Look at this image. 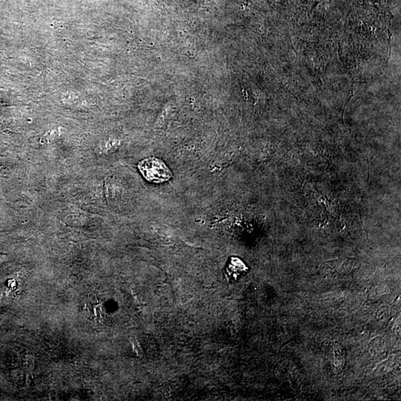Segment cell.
<instances>
[{
  "label": "cell",
  "instance_id": "obj_2",
  "mask_svg": "<svg viewBox=\"0 0 401 401\" xmlns=\"http://www.w3.org/2000/svg\"><path fill=\"white\" fill-rule=\"evenodd\" d=\"M35 367V359L33 354H28L26 356V361H25V370L28 372H34Z\"/></svg>",
  "mask_w": 401,
  "mask_h": 401
},
{
  "label": "cell",
  "instance_id": "obj_3",
  "mask_svg": "<svg viewBox=\"0 0 401 401\" xmlns=\"http://www.w3.org/2000/svg\"><path fill=\"white\" fill-rule=\"evenodd\" d=\"M131 344H132L133 349H134L135 351L139 354V356H141L143 354L142 349H141L140 345H139V342H138L137 340H136V338L134 337H131Z\"/></svg>",
  "mask_w": 401,
  "mask_h": 401
},
{
  "label": "cell",
  "instance_id": "obj_1",
  "mask_svg": "<svg viewBox=\"0 0 401 401\" xmlns=\"http://www.w3.org/2000/svg\"><path fill=\"white\" fill-rule=\"evenodd\" d=\"M139 168L144 177L150 182L161 184L172 177L171 171L161 160L150 158L143 160Z\"/></svg>",
  "mask_w": 401,
  "mask_h": 401
},
{
  "label": "cell",
  "instance_id": "obj_4",
  "mask_svg": "<svg viewBox=\"0 0 401 401\" xmlns=\"http://www.w3.org/2000/svg\"><path fill=\"white\" fill-rule=\"evenodd\" d=\"M33 375H34V372H28V373H27L26 383L27 385H28H28H30V383H31L32 381H33V378H34Z\"/></svg>",
  "mask_w": 401,
  "mask_h": 401
}]
</instances>
